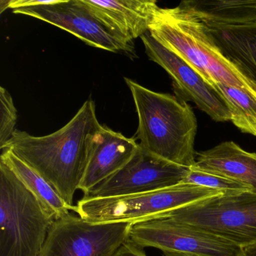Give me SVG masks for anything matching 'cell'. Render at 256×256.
<instances>
[{"mask_svg":"<svg viewBox=\"0 0 256 256\" xmlns=\"http://www.w3.org/2000/svg\"><path fill=\"white\" fill-rule=\"evenodd\" d=\"M102 126L95 102L89 98L58 131L35 137L16 130L1 150H11L48 181L67 204L74 206V193L86 170L92 138Z\"/></svg>","mask_w":256,"mask_h":256,"instance_id":"6da1fadb","label":"cell"},{"mask_svg":"<svg viewBox=\"0 0 256 256\" xmlns=\"http://www.w3.org/2000/svg\"><path fill=\"white\" fill-rule=\"evenodd\" d=\"M136 104V140L145 151L180 166L196 164L197 120L191 106L170 94L154 92L125 78Z\"/></svg>","mask_w":256,"mask_h":256,"instance_id":"7a4b0ae2","label":"cell"},{"mask_svg":"<svg viewBox=\"0 0 256 256\" xmlns=\"http://www.w3.org/2000/svg\"><path fill=\"white\" fill-rule=\"evenodd\" d=\"M150 34L166 48L198 71L210 83L223 84L256 96V86L226 59L210 36L206 26L188 10L161 8Z\"/></svg>","mask_w":256,"mask_h":256,"instance_id":"3957f363","label":"cell"},{"mask_svg":"<svg viewBox=\"0 0 256 256\" xmlns=\"http://www.w3.org/2000/svg\"><path fill=\"white\" fill-rule=\"evenodd\" d=\"M56 220L0 161V256H38Z\"/></svg>","mask_w":256,"mask_h":256,"instance_id":"277c9868","label":"cell"},{"mask_svg":"<svg viewBox=\"0 0 256 256\" xmlns=\"http://www.w3.org/2000/svg\"><path fill=\"white\" fill-rule=\"evenodd\" d=\"M224 193L194 184L150 192L110 198L84 197L78 202L79 216L91 222H140L160 218L169 211Z\"/></svg>","mask_w":256,"mask_h":256,"instance_id":"5b68a950","label":"cell"},{"mask_svg":"<svg viewBox=\"0 0 256 256\" xmlns=\"http://www.w3.org/2000/svg\"><path fill=\"white\" fill-rule=\"evenodd\" d=\"M228 241L240 248L256 244V194L224 192L169 211L162 216Z\"/></svg>","mask_w":256,"mask_h":256,"instance_id":"8992f818","label":"cell"},{"mask_svg":"<svg viewBox=\"0 0 256 256\" xmlns=\"http://www.w3.org/2000/svg\"><path fill=\"white\" fill-rule=\"evenodd\" d=\"M132 224L91 222L68 214L54 223L38 256H112L130 239Z\"/></svg>","mask_w":256,"mask_h":256,"instance_id":"52a82bcc","label":"cell"},{"mask_svg":"<svg viewBox=\"0 0 256 256\" xmlns=\"http://www.w3.org/2000/svg\"><path fill=\"white\" fill-rule=\"evenodd\" d=\"M130 239L138 245L162 252L200 256H242V248L170 218H152L132 224Z\"/></svg>","mask_w":256,"mask_h":256,"instance_id":"ba28073f","label":"cell"},{"mask_svg":"<svg viewBox=\"0 0 256 256\" xmlns=\"http://www.w3.org/2000/svg\"><path fill=\"white\" fill-rule=\"evenodd\" d=\"M140 38L149 59L162 67L172 78L178 100L192 102L214 121H230V110L224 97L198 71L166 48L149 32Z\"/></svg>","mask_w":256,"mask_h":256,"instance_id":"9c48e42d","label":"cell"},{"mask_svg":"<svg viewBox=\"0 0 256 256\" xmlns=\"http://www.w3.org/2000/svg\"><path fill=\"white\" fill-rule=\"evenodd\" d=\"M190 170V168L160 158L139 146L134 156L121 170L84 197H116L170 188L182 184Z\"/></svg>","mask_w":256,"mask_h":256,"instance_id":"30bf717a","label":"cell"},{"mask_svg":"<svg viewBox=\"0 0 256 256\" xmlns=\"http://www.w3.org/2000/svg\"><path fill=\"white\" fill-rule=\"evenodd\" d=\"M13 13L35 18L58 26L92 47L134 55L133 44L127 42L102 23L80 0H56L53 4L18 8Z\"/></svg>","mask_w":256,"mask_h":256,"instance_id":"8fae6325","label":"cell"},{"mask_svg":"<svg viewBox=\"0 0 256 256\" xmlns=\"http://www.w3.org/2000/svg\"><path fill=\"white\" fill-rule=\"evenodd\" d=\"M139 149L134 138L102 126L92 138L90 154L79 190L88 196L97 186L122 168Z\"/></svg>","mask_w":256,"mask_h":256,"instance_id":"7c38bea8","label":"cell"},{"mask_svg":"<svg viewBox=\"0 0 256 256\" xmlns=\"http://www.w3.org/2000/svg\"><path fill=\"white\" fill-rule=\"evenodd\" d=\"M102 23L127 42L149 32L160 10L154 0H80Z\"/></svg>","mask_w":256,"mask_h":256,"instance_id":"4fadbf2b","label":"cell"},{"mask_svg":"<svg viewBox=\"0 0 256 256\" xmlns=\"http://www.w3.org/2000/svg\"><path fill=\"white\" fill-rule=\"evenodd\" d=\"M193 167L236 181L256 194V154L247 152L233 142L196 152Z\"/></svg>","mask_w":256,"mask_h":256,"instance_id":"5bb4252c","label":"cell"},{"mask_svg":"<svg viewBox=\"0 0 256 256\" xmlns=\"http://www.w3.org/2000/svg\"><path fill=\"white\" fill-rule=\"evenodd\" d=\"M206 26L223 56L256 86V24Z\"/></svg>","mask_w":256,"mask_h":256,"instance_id":"9a60e30c","label":"cell"},{"mask_svg":"<svg viewBox=\"0 0 256 256\" xmlns=\"http://www.w3.org/2000/svg\"><path fill=\"white\" fill-rule=\"evenodd\" d=\"M180 6L188 10L206 26H241L256 24V1L202 0L182 1Z\"/></svg>","mask_w":256,"mask_h":256,"instance_id":"2e32d148","label":"cell"},{"mask_svg":"<svg viewBox=\"0 0 256 256\" xmlns=\"http://www.w3.org/2000/svg\"><path fill=\"white\" fill-rule=\"evenodd\" d=\"M0 161L4 162L14 172L24 185L54 214L56 220L76 211V206L67 204L52 185L30 166L8 149H2Z\"/></svg>","mask_w":256,"mask_h":256,"instance_id":"e0dca14e","label":"cell"},{"mask_svg":"<svg viewBox=\"0 0 256 256\" xmlns=\"http://www.w3.org/2000/svg\"><path fill=\"white\" fill-rule=\"evenodd\" d=\"M211 84L224 97L234 125L242 132L256 137V96L236 86Z\"/></svg>","mask_w":256,"mask_h":256,"instance_id":"ac0fdd59","label":"cell"},{"mask_svg":"<svg viewBox=\"0 0 256 256\" xmlns=\"http://www.w3.org/2000/svg\"><path fill=\"white\" fill-rule=\"evenodd\" d=\"M182 184H194L206 187L212 190H218L223 192H250V188L236 181L220 175L212 174L202 172L196 168H190V173L184 180Z\"/></svg>","mask_w":256,"mask_h":256,"instance_id":"d6986e66","label":"cell"},{"mask_svg":"<svg viewBox=\"0 0 256 256\" xmlns=\"http://www.w3.org/2000/svg\"><path fill=\"white\" fill-rule=\"evenodd\" d=\"M18 110L11 94L0 88V149L4 148L16 132Z\"/></svg>","mask_w":256,"mask_h":256,"instance_id":"ffe728a7","label":"cell"},{"mask_svg":"<svg viewBox=\"0 0 256 256\" xmlns=\"http://www.w3.org/2000/svg\"><path fill=\"white\" fill-rule=\"evenodd\" d=\"M144 248L128 239L112 256H148Z\"/></svg>","mask_w":256,"mask_h":256,"instance_id":"44dd1931","label":"cell"},{"mask_svg":"<svg viewBox=\"0 0 256 256\" xmlns=\"http://www.w3.org/2000/svg\"><path fill=\"white\" fill-rule=\"evenodd\" d=\"M242 256H256V244L242 248Z\"/></svg>","mask_w":256,"mask_h":256,"instance_id":"7402d4cb","label":"cell"},{"mask_svg":"<svg viewBox=\"0 0 256 256\" xmlns=\"http://www.w3.org/2000/svg\"><path fill=\"white\" fill-rule=\"evenodd\" d=\"M163 256H200L192 253L180 252H162Z\"/></svg>","mask_w":256,"mask_h":256,"instance_id":"603a6c76","label":"cell"},{"mask_svg":"<svg viewBox=\"0 0 256 256\" xmlns=\"http://www.w3.org/2000/svg\"><path fill=\"white\" fill-rule=\"evenodd\" d=\"M10 0L5 1V0H1L0 1V13L4 12L8 8V5H10Z\"/></svg>","mask_w":256,"mask_h":256,"instance_id":"cb8c5ba5","label":"cell"}]
</instances>
